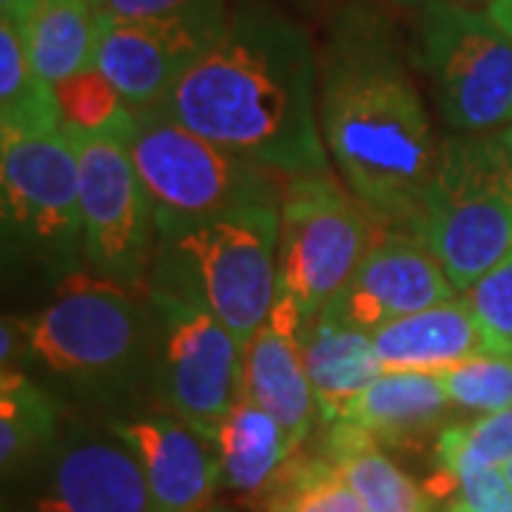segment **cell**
Listing matches in <instances>:
<instances>
[{
  "label": "cell",
  "mask_w": 512,
  "mask_h": 512,
  "mask_svg": "<svg viewBox=\"0 0 512 512\" xmlns=\"http://www.w3.org/2000/svg\"><path fill=\"white\" fill-rule=\"evenodd\" d=\"M319 128L339 180L379 228L413 234L441 140L393 29L345 6L319 52Z\"/></svg>",
  "instance_id": "obj_1"
},
{
  "label": "cell",
  "mask_w": 512,
  "mask_h": 512,
  "mask_svg": "<svg viewBox=\"0 0 512 512\" xmlns=\"http://www.w3.org/2000/svg\"><path fill=\"white\" fill-rule=\"evenodd\" d=\"M160 109L282 177L330 168L319 128V52L299 23L274 12L231 15Z\"/></svg>",
  "instance_id": "obj_2"
},
{
  "label": "cell",
  "mask_w": 512,
  "mask_h": 512,
  "mask_svg": "<svg viewBox=\"0 0 512 512\" xmlns=\"http://www.w3.org/2000/svg\"><path fill=\"white\" fill-rule=\"evenodd\" d=\"M413 237L458 293L512 254V151L507 140L458 134L441 143Z\"/></svg>",
  "instance_id": "obj_3"
},
{
  "label": "cell",
  "mask_w": 512,
  "mask_h": 512,
  "mask_svg": "<svg viewBox=\"0 0 512 512\" xmlns=\"http://www.w3.org/2000/svg\"><path fill=\"white\" fill-rule=\"evenodd\" d=\"M137 114L126 146L160 234L254 202L282 200L276 183L282 174L205 140L163 109Z\"/></svg>",
  "instance_id": "obj_4"
},
{
  "label": "cell",
  "mask_w": 512,
  "mask_h": 512,
  "mask_svg": "<svg viewBox=\"0 0 512 512\" xmlns=\"http://www.w3.org/2000/svg\"><path fill=\"white\" fill-rule=\"evenodd\" d=\"M373 217L330 168L282 183L276 293L308 325L342 293L373 242Z\"/></svg>",
  "instance_id": "obj_5"
},
{
  "label": "cell",
  "mask_w": 512,
  "mask_h": 512,
  "mask_svg": "<svg viewBox=\"0 0 512 512\" xmlns=\"http://www.w3.org/2000/svg\"><path fill=\"white\" fill-rule=\"evenodd\" d=\"M279 202H254L160 234L183 256L197 293L242 348L274 308Z\"/></svg>",
  "instance_id": "obj_6"
},
{
  "label": "cell",
  "mask_w": 512,
  "mask_h": 512,
  "mask_svg": "<svg viewBox=\"0 0 512 512\" xmlns=\"http://www.w3.org/2000/svg\"><path fill=\"white\" fill-rule=\"evenodd\" d=\"M416 66L447 126L487 134L512 123V40L487 12L458 0L419 12Z\"/></svg>",
  "instance_id": "obj_7"
},
{
  "label": "cell",
  "mask_w": 512,
  "mask_h": 512,
  "mask_svg": "<svg viewBox=\"0 0 512 512\" xmlns=\"http://www.w3.org/2000/svg\"><path fill=\"white\" fill-rule=\"evenodd\" d=\"M26 356L55 376L100 379L126 370L143 339V319L126 285L72 274L57 296L23 319Z\"/></svg>",
  "instance_id": "obj_8"
},
{
  "label": "cell",
  "mask_w": 512,
  "mask_h": 512,
  "mask_svg": "<svg viewBox=\"0 0 512 512\" xmlns=\"http://www.w3.org/2000/svg\"><path fill=\"white\" fill-rule=\"evenodd\" d=\"M151 302L163 328V393L174 416L214 444L242 393V345L197 288L160 285Z\"/></svg>",
  "instance_id": "obj_9"
},
{
  "label": "cell",
  "mask_w": 512,
  "mask_h": 512,
  "mask_svg": "<svg viewBox=\"0 0 512 512\" xmlns=\"http://www.w3.org/2000/svg\"><path fill=\"white\" fill-rule=\"evenodd\" d=\"M3 225L46 254L83 248L80 157L63 126L0 131Z\"/></svg>",
  "instance_id": "obj_10"
},
{
  "label": "cell",
  "mask_w": 512,
  "mask_h": 512,
  "mask_svg": "<svg viewBox=\"0 0 512 512\" xmlns=\"http://www.w3.org/2000/svg\"><path fill=\"white\" fill-rule=\"evenodd\" d=\"M80 157V217L83 254L94 271L134 288L146 276L157 220L126 140L77 137Z\"/></svg>",
  "instance_id": "obj_11"
},
{
  "label": "cell",
  "mask_w": 512,
  "mask_h": 512,
  "mask_svg": "<svg viewBox=\"0 0 512 512\" xmlns=\"http://www.w3.org/2000/svg\"><path fill=\"white\" fill-rule=\"evenodd\" d=\"M228 20L225 0L168 18L103 20L94 66L134 111L160 109L180 77L220 40Z\"/></svg>",
  "instance_id": "obj_12"
},
{
  "label": "cell",
  "mask_w": 512,
  "mask_h": 512,
  "mask_svg": "<svg viewBox=\"0 0 512 512\" xmlns=\"http://www.w3.org/2000/svg\"><path fill=\"white\" fill-rule=\"evenodd\" d=\"M456 293L447 271L419 237L376 228L359 268L322 313L373 333L396 319L450 302Z\"/></svg>",
  "instance_id": "obj_13"
},
{
  "label": "cell",
  "mask_w": 512,
  "mask_h": 512,
  "mask_svg": "<svg viewBox=\"0 0 512 512\" xmlns=\"http://www.w3.org/2000/svg\"><path fill=\"white\" fill-rule=\"evenodd\" d=\"M114 436L143 467L151 512L208 510L220 487V458L191 424L174 413H154L114 424Z\"/></svg>",
  "instance_id": "obj_14"
},
{
  "label": "cell",
  "mask_w": 512,
  "mask_h": 512,
  "mask_svg": "<svg viewBox=\"0 0 512 512\" xmlns=\"http://www.w3.org/2000/svg\"><path fill=\"white\" fill-rule=\"evenodd\" d=\"M302 316L288 296L276 293L271 319L242 348V396L262 407L302 450L319 419L311 376L305 367L299 333Z\"/></svg>",
  "instance_id": "obj_15"
},
{
  "label": "cell",
  "mask_w": 512,
  "mask_h": 512,
  "mask_svg": "<svg viewBox=\"0 0 512 512\" xmlns=\"http://www.w3.org/2000/svg\"><path fill=\"white\" fill-rule=\"evenodd\" d=\"M35 512H151L146 476L123 441H69Z\"/></svg>",
  "instance_id": "obj_16"
},
{
  "label": "cell",
  "mask_w": 512,
  "mask_h": 512,
  "mask_svg": "<svg viewBox=\"0 0 512 512\" xmlns=\"http://www.w3.org/2000/svg\"><path fill=\"white\" fill-rule=\"evenodd\" d=\"M450 407L436 373H382L345 407L339 421L365 430L373 441L399 450H419L444 430L441 419Z\"/></svg>",
  "instance_id": "obj_17"
},
{
  "label": "cell",
  "mask_w": 512,
  "mask_h": 512,
  "mask_svg": "<svg viewBox=\"0 0 512 512\" xmlns=\"http://www.w3.org/2000/svg\"><path fill=\"white\" fill-rule=\"evenodd\" d=\"M299 345L322 424L339 421L345 407L384 373L373 336L367 330L333 319L328 313H319L302 328Z\"/></svg>",
  "instance_id": "obj_18"
},
{
  "label": "cell",
  "mask_w": 512,
  "mask_h": 512,
  "mask_svg": "<svg viewBox=\"0 0 512 512\" xmlns=\"http://www.w3.org/2000/svg\"><path fill=\"white\" fill-rule=\"evenodd\" d=\"M370 336L384 373H439L484 350L476 319L464 299H450L436 308L396 319Z\"/></svg>",
  "instance_id": "obj_19"
},
{
  "label": "cell",
  "mask_w": 512,
  "mask_h": 512,
  "mask_svg": "<svg viewBox=\"0 0 512 512\" xmlns=\"http://www.w3.org/2000/svg\"><path fill=\"white\" fill-rule=\"evenodd\" d=\"M20 40L35 72L57 86L92 69L100 43V9L94 0H35L20 20Z\"/></svg>",
  "instance_id": "obj_20"
},
{
  "label": "cell",
  "mask_w": 512,
  "mask_h": 512,
  "mask_svg": "<svg viewBox=\"0 0 512 512\" xmlns=\"http://www.w3.org/2000/svg\"><path fill=\"white\" fill-rule=\"evenodd\" d=\"M214 450L220 458V487L251 501L265 493L276 473L299 453L274 416L242 393L214 436Z\"/></svg>",
  "instance_id": "obj_21"
},
{
  "label": "cell",
  "mask_w": 512,
  "mask_h": 512,
  "mask_svg": "<svg viewBox=\"0 0 512 512\" xmlns=\"http://www.w3.org/2000/svg\"><path fill=\"white\" fill-rule=\"evenodd\" d=\"M325 458H330L359 495L367 512H427L430 498L365 430L348 421L325 424Z\"/></svg>",
  "instance_id": "obj_22"
},
{
  "label": "cell",
  "mask_w": 512,
  "mask_h": 512,
  "mask_svg": "<svg viewBox=\"0 0 512 512\" xmlns=\"http://www.w3.org/2000/svg\"><path fill=\"white\" fill-rule=\"evenodd\" d=\"M256 504L259 512H367L330 458L299 453L276 473Z\"/></svg>",
  "instance_id": "obj_23"
},
{
  "label": "cell",
  "mask_w": 512,
  "mask_h": 512,
  "mask_svg": "<svg viewBox=\"0 0 512 512\" xmlns=\"http://www.w3.org/2000/svg\"><path fill=\"white\" fill-rule=\"evenodd\" d=\"M60 126L55 86L29 63L18 26L0 18V131Z\"/></svg>",
  "instance_id": "obj_24"
},
{
  "label": "cell",
  "mask_w": 512,
  "mask_h": 512,
  "mask_svg": "<svg viewBox=\"0 0 512 512\" xmlns=\"http://www.w3.org/2000/svg\"><path fill=\"white\" fill-rule=\"evenodd\" d=\"M60 126L77 137H120L126 140L137 128V111L106 80L97 66L74 74L55 86Z\"/></svg>",
  "instance_id": "obj_25"
},
{
  "label": "cell",
  "mask_w": 512,
  "mask_h": 512,
  "mask_svg": "<svg viewBox=\"0 0 512 512\" xmlns=\"http://www.w3.org/2000/svg\"><path fill=\"white\" fill-rule=\"evenodd\" d=\"M55 433V407L18 367H6L0 376V458L3 470L15 467Z\"/></svg>",
  "instance_id": "obj_26"
},
{
  "label": "cell",
  "mask_w": 512,
  "mask_h": 512,
  "mask_svg": "<svg viewBox=\"0 0 512 512\" xmlns=\"http://www.w3.org/2000/svg\"><path fill=\"white\" fill-rule=\"evenodd\" d=\"M441 470L461 476L467 470L504 467L512 461V407L484 413L467 424H450L436 439Z\"/></svg>",
  "instance_id": "obj_27"
},
{
  "label": "cell",
  "mask_w": 512,
  "mask_h": 512,
  "mask_svg": "<svg viewBox=\"0 0 512 512\" xmlns=\"http://www.w3.org/2000/svg\"><path fill=\"white\" fill-rule=\"evenodd\" d=\"M450 404L476 413L512 407V356L478 350L470 359L436 373Z\"/></svg>",
  "instance_id": "obj_28"
},
{
  "label": "cell",
  "mask_w": 512,
  "mask_h": 512,
  "mask_svg": "<svg viewBox=\"0 0 512 512\" xmlns=\"http://www.w3.org/2000/svg\"><path fill=\"white\" fill-rule=\"evenodd\" d=\"M461 299L476 319L484 350L512 356V254L473 282Z\"/></svg>",
  "instance_id": "obj_29"
},
{
  "label": "cell",
  "mask_w": 512,
  "mask_h": 512,
  "mask_svg": "<svg viewBox=\"0 0 512 512\" xmlns=\"http://www.w3.org/2000/svg\"><path fill=\"white\" fill-rule=\"evenodd\" d=\"M458 478L453 512H512V487L501 467L467 470Z\"/></svg>",
  "instance_id": "obj_30"
},
{
  "label": "cell",
  "mask_w": 512,
  "mask_h": 512,
  "mask_svg": "<svg viewBox=\"0 0 512 512\" xmlns=\"http://www.w3.org/2000/svg\"><path fill=\"white\" fill-rule=\"evenodd\" d=\"M211 0H103L100 18L103 20H148L180 15L188 9H197Z\"/></svg>",
  "instance_id": "obj_31"
},
{
  "label": "cell",
  "mask_w": 512,
  "mask_h": 512,
  "mask_svg": "<svg viewBox=\"0 0 512 512\" xmlns=\"http://www.w3.org/2000/svg\"><path fill=\"white\" fill-rule=\"evenodd\" d=\"M487 15L493 20L495 26L512 40V0H493L487 6Z\"/></svg>",
  "instance_id": "obj_32"
},
{
  "label": "cell",
  "mask_w": 512,
  "mask_h": 512,
  "mask_svg": "<svg viewBox=\"0 0 512 512\" xmlns=\"http://www.w3.org/2000/svg\"><path fill=\"white\" fill-rule=\"evenodd\" d=\"M35 6V0H0V18H9V20H20L29 9Z\"/></svg>",
  "instance_id": "obj_33"
},
{
  "label": "cell",
  "mask_w": 512,
  "mask_h": 512,
  "mask_svg": "<svg viewBox=\"0 0 512 512\" xmlns=\"http://www.w3.org/2000/svg\"><path fill=\"white\" fill-rule=\"evenodd\" d=\"M393 6H399V9H410V12H424L427 6H433V3H444V0H390Z\"/></svg>",
  "instance_id": "obj_34"
},
{
  "label": "cell",
  "mask_w": 512,
  "mask_h": 512,
  "mask_svg": "<svg viewBox=\"0 0 512 512\" xmlns=\"http://www.w3.org/2000/svg\"><path fill=\"white\" fill-rule=\"evenodd\" d=\"M458 3H461V6H470V9H473V6H481V3H487V6H490L493 0H458Z\"/></svg>",
  "instance_id": "obj_35"
},
{
  "label": "cell",
  "mask_w": 512,
  "mask_h": 512,
  "mask_svg": "<svg viewBox=\"0 0 512 512\" xmlns=\"http://www.w3.org/2000/svg\"><path fill=\"white\" fill-rule=\"evenodd\" d=\"M501 470H504V476H507V481H510V487H512V461L510 464H504Z\"/></svg>",
  "instance_id": "obj_36"
},
{
  "label": "cell",
  "mask_w": 512,
  "mask_h": 512,
  "mask_svg": "<svg viewBox=\"0 0 512 512\" xmlns=\"http://www.w3.org/2000/svg\"><path fill=\"white\" fill-rule=\"evenodd\" d=\"M501 137H504V140H507V146H510V151H512V126L507 128V131H504V134H501Z\"/></svg>",
  "instance_id": "obj_37"
},
{
  "label": "cell",
  "mask_w": 512,
  "mask_h": 512,
  "mask_svg": "<svg viewBox=\"0 0 512 512\" xmlns=\"http://www.w3.org/2000/svg\"><path fill=\"white\" fill-rule=\"evenodd\" d=\"M202 512H225V510H214V507H208V510H202Z\"/></svg>",
  "instance_id": "obj_38"
},
{
  "label": "cell",
  "mask_w": 512,
  "mask_h": 512,
  "mask_svg": "<svg viewBox=\"0 0 512 512\" xmlns=\"http://www.w3.org/2000/svg\"><path fill=\"white\" fill-rule=\"evenodd\" d=\"M94 3H97V9H100V3H103V0H94Z\"/></svg>",
  "instance_id": "obj_39"
}]
</instances>
